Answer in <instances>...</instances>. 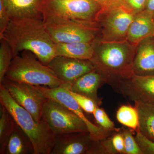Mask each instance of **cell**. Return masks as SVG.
I'll return each instance as SVG.
<instances>
[{
  "label": "cell",
  "mask_w": 154,
  "mask_h": 154,
  "mask_svg": "<svg viewBox=\"0 0 154 154\" xmlns=\"http://www.w3.org/2000/svg\"><path fill=\"white\" fill-rule=\"evenodd\" d=\"M2 38L10 45L14 57L21 51H27L47 66L57 56L55 44L45 28L42 17L11 18L0 35Z\"/></svg>",
  "instance_id": "6da1fadb"
},
{
  "label": "cell",
  "mask_w": 154,
  "mask_h": 154,
  "mask_svg": "<svg viewBox=\"0 0 154 154\" xmlns=\"http://www.w3.org/2000/svg\"><path fill=\"white\" fill-rule=\"evenodd\" d=\"M94 55L91 60L96 69L113 88L119 81L132 75L135 50L124 40L117 42L94 41Z\"/></svg>",
  "instance_id": "7a4b0ae2"
},
{
  "label": "cell",
  "mask_w": 154,
  "mask_h": 154,
  "mask_svg": "<svg viewBox=\"0 0 154 154\" xmlns=\"http://www.w3.org/2000/svg\"><path fill=\"white\" fill-rule=\"evenodd\" d=\"M0 103L30 138L35 154H51L54 135L43 120L37 122L29 112L17 104L2 84H0Z\"/></svg>",
  "instance_id": "3957f363"
},
{
  "label": "cell",
  "mask_w": 154,
  "mask_h": 154,
  "mask_svg": "<svg viewBox=\"0 0 154 154\" xmlns=\"http://www.w3.org/2000/svg\"><path fill=\"white\" fill-rule=\"evenodd\" d=\"M5 78L14 82L49 88H57L64 84L49 67L41 63L33 53L27 51L13 58Z\"/></svg>",
  "instance_id": "277c9868"
},
{
  "label": "cell",
  "mask_w": 154,
  "mask_h": 154,
  "mask_svg": "<svg viewBox=\"0 0 154 154\" xmlns=\"http://www.w3.org/2000/svg\"><path fill=\"white\" fill-rule=\"evenodd\" d=\"M101 10L95 0H44L42 13L91 26Z\"/></svg>",
  "instance_id": "5b68a950"
},
{
  "label": "cell",
  "mask_w": 154,
  "mask_h": 154,
  "mask_svg": "<svg viewBox=\"0 0 154 154\" xmlns=\"http://www.w3.org/2000/svg\"><path fill=\"white\" fill-rule=\"evenodd\" d=\"M45 28L54 43L93 42L95 30L92 27L56 15L42 13Z\"/></svg>",
  "instance_id": "8992f818"
},
{
  "label": "cell",
  "mask_w": 154,
  "mask_h": 154,
  "mask_svg": "<svg viewBox=\"0 0 154 154\" xmlns=\"http://www.w3.org/2000/svg\"><path fill=\"white\" fill-rule=\"evenodd\" d=\"M41 119L54 136L70 133L89 132L84 122L59 102L47 99L43 105Z\"/></svg>",
  "instance_id": "52a82bcc"
},
{
  "label": "cell",
  "mask_w": 154,
  "mask_h": 154,
  "mask_svg": "<svg viewBox=\"0 0 154 154\" xmlns=\"http://www.w3.org/2000/svg\"><path fill=\"white\" fill-rule=\"evenodd\" d=\"M2 84L17 104L31 114L37 122L41 121L42 107L48 98L38 86L18 82L4 78Z\"/></svg>",
  "instance_id": "ba28073f"
},
{
  "label": "cell",
  "mask_w": 154,
  "mask_h": 154,
  "mask_svg": "<svg viewBox=\"0 0 154 154\" xmlns=\"http://www.w3.org/2000/svg\"><path fill=\"white\" fill-rule=\"evenodd\" d=\"M70 86L68 84L64 83L61 86L56 88H49L43 86L38 87L48 99L59 102L81 118L87 125L88 131L94 140H102L110 136L112 134V131L102 129L98 125L91 122L86 117L84 110L70 94Z\"/></svg>",
  "instance_id": "9c48e42d"
},
{
  "label": "cell",
  "mask_w": 154,
  "mask_h": 154,
  "mask_svg": "<svg viewBox=\"0 0 154 154\" xmlns=\"http://www.w3.org/2000/svg\"><path fill=\"white\" fill-rule=\"evenodd\" d=\"M124 97L134 102L154 105V75H132L121 79L113 88Z\"/></svg>",
  "instance_id": "30bf717a"
},
{
  "label": "cell",
  "mask_w": 154,
  "mask_h": 154,
  "mask_svg": "<svg viewBox=\"0 0 154 154\" xmlns=\"http://www.w3.org/2000/svg\"><path fill=\"white\" fill-rule=\"evenodd\" d=\"M102 23V41L126 40L130 26L134 15L122 7L107 11Z\"/></svg>",
  "instance_id": "8fae6325"
},
{
  "label": "cell",
  "mask_w": 154,
  "mask_h": 154,
  "mask_svg": "<svg viewBox=\"0 0 154 154\" xmlns=\"http://www.w3.org/2000/svg\"><path fill=\"white\" fill-rule=\"evenodd\" d=\"M47 66L60 80L70 85L83 75L96 69L91 60L62 56H55Z\"/></svg>",
  "instance_id": "7c38bea8"
},
{
  "label": "cell",
  "mask_w": 154,
  "mask_h": 154,
  "mask_svg": "<svg viewBox=\"0 0 154 154\" xmlns=\"http://www.w3.org/2000/svg\"><path fill=\"white\" fill-rule=\"evenodd\" d=\"M94 141L89 132L55 136L51 154H90Z\"/></svg>",
  "instance_id": "4fadbf2b"
},
{
  "label": "cell",
  "mask_w": 154,
  "mask_h": 154,
  "mask_svg": "<svg viewBox=\"0 0 154 154\" xmlns=\"http://www.w3.org/2000/svg\"><path fill=\"white\" fill-rule=\"evenodd\" d=\"M133 72L137 75H154V36L145 38L137 45Z\"/></svg>",
  "instance_id": "5bb4252c"
},
{
  "label": "cell",
  "mask_w": 154,
  "mask_h": 154,
  "mask_svg": "<svg viewBox=\"0 0 154 154\" xmlns=\"http://www.w3.org/2000/svg\"><path fill=\"white\" fill-rule=\"evenodd\" d=\"M154 35L153 13L144 10L135 14L128 32L127 41L134 46H137L145 38Z\"/></svg>",
  "instance_id": "9a60e30c"
},
{
  "label": "cell",
  "mask_w": 154,
  "mask_h": 154,
  "mask_svg": "<svg viewBox=\"0 0 154 154\" xmlns=\"http://www.w3.org/2000/svg\"><path fill=\"white\" fill-rule=\"evenodd\" d=\"M105 81L103 76L96 69L77 79L70 86V90L94 100L98 106L102 100L98 96V90Z\"/></svg>",
  "instance_id": "2e32d148"
},
{
  "label": "cell",
  "mask_w": 154,
  "mask_h": 154,
  "mask_svg": "<svg viewBox=\"0 0 154 154\" xmlns=\"http://www.w3.org/2000/svg\"><path fill=\"white\" fill-rule=\"evenodd\" d=\"M1 154H35L33 143L17 124L5 143L0 146Z\"/></svg>",
  "instance_id": "e0dca14e"
},
{
  "label": "cell",
  "mask_w": 154,
  "mask_h": 154,
  "mask_svg": "<svg viewBox=\"0 0 154 154\" xmlns=\"http://www.w3.org/2000/svg\"><path fill=\"white\" fill-rule=\"evenodd\" d=\"M44 0H3L10 19L42 17Z\"/></svg>",
  "instance_id": "ac0fdd59"
},
{
  "label": "cell",
  "mask_w": 154,
  "mask_h": 154,
  "mask_svg": "<svg viewBox=\"0 0 154 154\" xmlns=\"http://www.w3.org/2000/svg\"><path fill=\"white\" fill-rule=\"evenodd\" d=\"M92 42L54 43L56 55L77 59L91 60L94 53Z\"/></svg>",
  "instance_id": "d6986e66"
},
{
  "label": "cell",
  "mask_w": 154,
  "mask_h": 154,
  "mask_svg": "<svg viewBox=\"0 0 154 154\" xmlns=\"http://www.w3.org/2000/svg\"><path fill=\"white\" fill-rule=\"evenodd\" d=\"M139 116V131L150 140L154 141V105L134 102Z\"/></svg>",
  "instance_id": "ffe728a7"
},
{
  "label": "cell",
  "mask_w": 154,
  "mask_h": 154,
  "mask_svg": "<svg viewBox=\"0 0 154 154\" xmlns=\"http://www.w3.org/2000/svg\"><path fill=\"white\" fill-rule=\"evenodd\" d=\"M117 121L122 125L136 132L139 131V116L136 107L130 105H122L116 113Z\"/></svg>",
  "instance_id": "44dd1931"
},
{
  "label": "cell",
  "mask_w": 154,
  "mask_h": 154,
  "mask_svg": "<svg viewBox=\"0 0 154 154\" xmlns=\"http://www.w3.org/2000/svg\"><path fill=\"white\" fill-rule=\"evenodd\" d=\"M0 146L5 143L15 128L17 123L8 110L1 104L0 108Z\"/></svg>",
  "instance_id": "7402d4cb"
},
{
  "label": "cell",
  "mask_w": 154,
  "mask_h": 154,
  "mask_svg": "<svg viewBox=\"0 0 154 154\" xmlns=\"http://www.w3.org/2000/svg\"><path fill=\"white\" fill-rule=\"evenodd\" d=\"M0 83L5 78L14 54L10 45L2 38H0Z\"/></svg>",
  "instance_id": "603a6c76"
},
{
  "label": "cell",
  "mask_w": 154,
  "mask_h": 154,
  "mask_svg": "<svg viewBox=\"0 0 154 154\" xmlns=\"http://www.w3.org/2000/svg\"><path fill=\"white\" fill-rule=\"evenodd\" d=\"M93 114L97 125L102 129L112 132L119 129L116 128L115 125L113 122L110 120L105 110L99 106L96 107Z\"/></svg>",
  "instance_id": "cb8c5ba5"
},
{
  "label": "cell",
  "mask_w": 154,
  "mask_h": 154,
  "mask_svg": "<svg viewBox=\"0 0 154 154\" xmlns=\"http://www.w3.org/2000/svg\"><path fill=\"white\" fill-rule=\"evenodd\" d=\"M122 133L124 139L125 154H143L131 131L123 128Z\"/></svg>",
  "instance_id": "d4e9b609"
},
{
  "label": "cell",
  "mask_w": 154,
  "mask_h": 154,
  "mask_svg": "<svg viewBox=\"0 0 154 154\" xmlns=\"http://www.w3.org/2000/svg\"><path fill=\"white\" fill-rule=\"evenodd\" d=\"M70 94L75 99L80 107L86 113L93 114L98 105L93 99L70 91Z\"/></svg>",
  "instance_id": "484cf974"
},
{
  "label": "cell",
  "mask_w": 154,
  "mask_h": 154,
  "mask_svg": "<svg viewBox=\"0 0 154 154\" xmlns=\"http://www.w3.org/2000/svg\"><path fill=\"white\" fill-rule=\"evenodd\" d=\"M136 133L135 138L143 154H154V141L146 137L139 131Z\"/></svg>",
  "instance_id": "4316f807"
},
{
  "label": "cell",
  "mask_w": 154,
  "mask_h": 154,
  "mask_svg": "<svg viewBox=\"0 0 154 154\" xmlns=\"http://www.w3.org/2000/svg\"><path fill=\"white\" fill-rule=\"evenodd\" d=\"M147 0H125L121 7L134 15L144 11Z\"/></svg>",
  "instance_id": "83f0119b"
},
{
  "label": "cell",
  "mask_w": 154,
  "mask_h": 154,
  "mask_svg": "<svg viewBox=\"0 0 154 154\" xmlns=\"http://www.w3.org/2000/svg\"><path fill=\"white\" fill-rule=\"evenodd\" d=\"M110 140L112 147L115 154H125V143L124 137L120 129L112 133L110 136Z\"/></svg>",
  "instance_id": "f1b7e54d"
},
{
  "label": "cell",
  "mask_w": 154,
  "mask_h": 154,
  "mask_svg": "<svg viewBox=\"0 0 154 154\" xmlns=\"http://www.w3.org/2000/svg\"><path fill=\"white\" fill-rule=\"evenodd\" d=\"M104 12L121 7L125 0H95Z\"/></svg>",
  "instance_id": "f546056e"
},
{
  "label": "cell",
  "mask_w": 154,
  "mask_h": 154,
  "mask_svg": "<svg viewBox=\"0 0 154 154\" xmlns=\"http://www.w3.org/2000/svg\"><path fill=\"white\" fill-rule=\"evenodd\" d=\"M10 20V18L6 11L3 0H0V35L2 34Z\"/></svg>",
  "instance_id": "4dcf8cb0"
},
{
  "label": "cell",
  "mask_w": 154,
  "mask_h": 154,
  "mask_svg": "<svg viewBox=\"0 0 154 154\" xmlns=\"http://www.w3.org/2000/svg\"><path fill=\"white\" fill-rule=\"evenodd\" d=\"M145 11L153 13L154 12V0H147L145 10Z\"/></svg>",
  "instance_id": "1f68e13d"
},
{
  "label": "cell",
  "mask_w": 154,
  "mask_h": 154,
  "mask_svg": "<svg viewBox=\"0 0 154 154\" xmlns=\"http://www.w3.org/2000/svg\"><path fill=\"white\" fill-rule=\"evenodd\" d=\"M153 19L154 20V12L153 13Z\"/></svg>",
  "instance_id": "d6a6232c"
},
{
  "label": "cell",
  "mask_w": 154,
  "mask_h": 154,
  "mask_svg": "<svg viewBox=\"0 0 154 154\" xmlns=\"http://www.w3.org/2000/svg\"></svg>",
  "instance_id": "836d02e7"
}]
</instances>
